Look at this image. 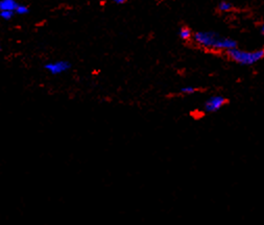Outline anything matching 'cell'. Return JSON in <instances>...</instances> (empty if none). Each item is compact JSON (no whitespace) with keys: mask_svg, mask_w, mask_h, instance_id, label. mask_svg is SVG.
I'll list each match as a JSON object with an SVG mask.
<instances>
[{"mask_svg":"<svg viewBox=\"0 0 264 225\" xmlns=\"http://www.w3.org/2000/svg\"><path fill=\"white\" fill-rule=\"evenodd\" d=\"M193 34L194 33H192V31L190 30V28L187 27V26H182L180 28V31H178V37H180L183 41L192 40Z\"/></svg>","mask_w":264,"mask_h":225,"instance_id":"8992f818","label":"cell"},{"mask_svg":"<svg viewBox=\"0 0 264 225\" xmlns=\"http://www.w3.org/2000/svg\"><path fill=\"white\" fill-rule=\"evenodd\" d=\"M193 42L204 49L223 51L224 53L238 47L237 41L230 37L222 36L212 31H200L193 34Z\"/></svg>","mask_w":264,"mask_h":225,"instance_id":"6da1fadb","label":"cell"},{"mask_svg":"<svg viewBox=\"0 0 264 225\" xmlns=\"http://www.w3.org/2000/svg\"><path fill=\"white\" fill-rule=\"evenodd\" d=\"M259 32H260V34L264 37V23H262V24L260 25V27H259Z\"/></svg>","mask_w":264,"mask_h":225,"instance_id":"7c38bea8","label":"cell"},{"mask_svg":"<svg viewBox=\"0 0 264 225\" xmlns=\"http://www.w3.org/2000/svg\"><path fill=\"white\" fill-rule=\"evenodd\" d=\"M19 4L16 0H0V11L16 12Z\"/></svg>","mask_w":264,"mask_h":225,"instance_id":"5b68a950","label":"cell"},{"mask_svg":"<svg viewBox=\"0 0 264 225\" xmlns=\"http://www.w3.org/2000/svg\"><path fill=\"white\" fill-rule=\"evenodd\" d=\"M113 1H114L116 4H124L128 1V0H113Z\"/></svg>","mask_w":264,"mask_h":225,"instance_id":"8fae6325","label":"cell"},{"mask_svg":"<svg viewBox=\"0 0 264 225\" xmlns=\"http://www.w3.org/2000/svg\"><path fill=\"white\" fill-rule=\"evenodd\" d=\"M228 58L240 66H254L261 62L264 59V48L255 50H243L240 48H235L228 52H225Z\"/></svg>","mask_w":264,"mask_h":225,"instance_id":"7a4b0ae2","label":"cell"},{"mask_svg":"<svg viewBox=\"0 0 264 225\" xmlns=\"http://www.w3.org/2000/svg\"><path fill=\"white\" fill-rule=\"evenodd\" d=\"M196 91L197 89L193 86H185L180 89V92L184 94V95H192V94H194Z\"/></svg>","mask_w":264,"mask_h":225,"instance_id":"ba28073f","label":"cell"},{"mask_svg":"<svg viewBox=\"0 0 264 225\" xmlns=\"http://www.w3.org/2000/svg\"><path fill=\"white\" fill-rule=\"evenodd\" d=\"M72 64L69 61L59 60L44 65V69L51 75H61L71 69Z\"/></svg>","mask_w":264,"mask_h":225,"instance_id":"277c9868","label":"cell"},{"mask_svg":"<svg viewBox=\"0 0 264 225\" xmlns=\"http://www.w3.org/2000/svg\"><path fill=\"white\" fill-rule=\"evenodd\" d=\"M15 14L16 13L12 11H0V17H1L5 21H9L11 19H13Z\"/></svg>","mask_w":264,"mask_h":225,"instance_id":"9c48e42d","label":"cell"},{"mask_svg":"<svg viewBox=\"0 0 264 225\" xmlns=\"http://www.w3.org/2000/svg\"><path fill=\"white\" fill-rule=\"evenodd\" d=\"M219 11L221 13H229L233 9V4L230 1H225V0H222L219 3Z\"/></svg>","mask_w":264,"mask_h":225,"instance_id":"52a82bcc","label":"cell"},{"mask_svg":"<svg viewBox=\"0 0 264 225\" xmlns=\"http://www.w3.org/2000/svg\"><path fill=\"white\" fill-rule=\"evenodd\" d=\"M227 98L222 95H212L204 102L203 110L206 114H214L220 112L225 105H227Z\"/></svg>","mask_w":264,"mask_h":225,"instance_id":"3957f363","label":"cell"},{"mask_svg":"<svg viewBox=\"0 0 264 225\" xmlns=\"http://www.w3.org/2000/svg\"><path fill=\"white\" fill-rule=\"evenodd\" d=\"M17 15H26L30 13V8H28L26 5L24 4H19V6L17 7L16 12H15Z\"/></svg>","mask_w":264,"mask_h":225,"instance_id":"30bf717a","label":"cell"}]
</instances>
